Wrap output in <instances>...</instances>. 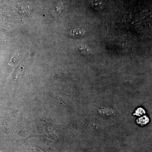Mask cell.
<instances>
[{
  "mask_svg": "<svg viewBox=\"0 0 152 152\" xmlns=\"http://www.w3.org/2000/svg\"><path fill=\"white\" fill-rule=\"evenodd\" d=\"M63 6L61 3H58L54 7V12L55 13L60 14L62 12L63 10Z\"/></svg>",
  "mask_w": 152,
  "mask_h": 152,
  "instance_id": "obj_3",
  "label": "cell"
},
{
  "mask_svg": "<svg viewBox=\"0 0 152 152\" xmlns=\"http://www.w3.org/2000/svg\"><path fill=\"white\" fill-rule=\"evenodd\" d=\"M149 120L148 118L146 116L142 117L137 120L138 124H140L141 126L146 124L147 123L149 122Z\"/></svg>",
  "mask_w": 152,
  "mask_h": 152,
  "instance_id": "obj_4",
  "label": "cell"
},
{
  "mask_svg": "<svg viewBox=\"0 0 152 152\" xmlns=\"http://www.w3.org/2000/svg\"><path fill=\"white\" fill-rule=\"evenodd\" d=\"M69 34L72 37H78L83 36L85 34V31L81 28H75L70 30Z\"/></svg>",
  "mask_w": 152,
  "mask_h": 152,
  "instance_id": "obj_2",
  "label": "cell"
},
{
  "mask_svg": "<svg viewBox=\"0 0 152 152\" xmlns=\"http://www.w3.org/2000/svg\"><path fill=\"white\" fill-rule=\"evenodd\" d=\"M16 9L19 13L27 14L31 12V7L28 3L22 2L18 4Z\"/></svg>",
  "mask_w": 152,
  "mask_h": 152,
  "instance_id": "obj_1",
  "label": "cell"
},
{
  "mask_svg": "<svg viewBox=\"0 0 152 152\" xmlns=\"http://www.w3.org/2000/svg\"><path fill=\"white\" fill-rule=\"evenodd\" d=\"M92 3L93 6H95V7L100 6L103 4L102 0H92Z\"/></svg>",
  "mask_w": 152,
  "mask_h": 152,
  "instance_id": "obj_6",
  "label": "cell"
},
{
  "mask_svg": "<svg viewBox=\"0 0 152 152\" xmlns=\"http://www.w3.org/2000/svg\"><path fill=\"white\" fill-rule=\"evenodd\" d=\"M145 113V110L142 108H139L136 110V113L134 115H136L140 116Z\"/></svg>",
  "mask_w": 152,
  "mask_h": 152,
  "instance_id": "obj_5",
  "label": "cell"
}]
</instances>
